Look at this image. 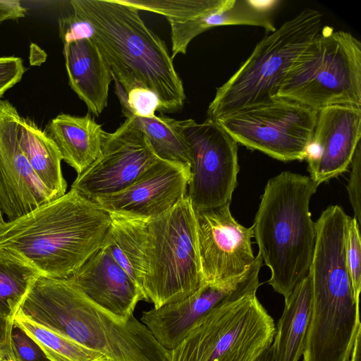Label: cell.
<instances>
[{"label":"cell","instance_id":"cell-33","mask_svg":"<svg viewBox=\"0 0 361 361\" xmlns=\"http://www.w3.org/2000/svg\"><path fill=\"white\" fill-rule=\"evenodd\" d=\"M26 13L27 9L18 0H0V24L23 18Z\"/></svg>","mask_w":361,"mask_h":361},{"label":"cell","instance_id":"cell-26","mask_svg":"<svg viewBox=\"0 0 361 361\" xmlns=\"http://www.w3.org/2000/svg\"><path fill=\"white\" fill-rule=\"evenodd\" d=\"M139 10L161 14L169 21L197 18L218 8L224 0H118Z\"/></svg>","mask_w":361,"mask_h":361},{"label":"cell","instance_id":"cell-17","mask_svg":"<svg viewBox=\"0 0 361 361\" xmlns=\"http://www.w3.org/2000/svg\"><path fill=\"white\" fill-rule=\"evenodd\" d=\"M68 279L92 302L121 321L133 315L140 300H147L139 286L104 246Z\"/></svg>","mask_w":361,"mask_h":361},{"label":"cell","instance_id":"cell-35","mask_svg":"<svg viewBox=\"0 0 361 361\" xmlns=\"http://www.w3.org/2000/svg\"><path fill=\"white\" fill-rule=\"evenodd\" d=\"M361 328L357 331L348 361H361Z\"/></svg>","mask_w":361,"mask_h":361},{"label":"cell","instance_id":"cell-10","mask_svg":"<svg viewBox=\"0 0 361 361\" xmlns=\"http://www.w3.org/2000/svg\"><path fill=\"white\" fill-rule=\"evenodd\" d=\"M190 151L187 195L195 211L231 202L239 172L237 142L215 120L178 121Z\"/></svg>","mask_w":361,"mask_h":361},{"label":"cell","instance_id":"cell-36","mask_svg":"<svg viewBox=\"0 0 361 361\" xmlns=\"http://www.w3.org/2000/svg\"><path fill=\"white\" fill-rule=\"evenodd\" d=\"M255 361H272L270 347L265 350Z\"/></svg>","mask_w":361,"mask_h":361},{"label":"cell","instance_id":"cell-22","mask_svg":"<svg viewBox=\"0 0 361 361\" xmlns=\"http://www.w3.org/2000/svg\"><path fill=\"white\" fill-rule=\"evenodd\" d=\"M123 114L135 121L158 158L190 165V148L178 127V120L156 115L141 117L128 112Z\"/></svg>","mask_w":361,"mask_h":361},{"label":"cell","instance_id":"cell-34","mask_svg":"<svg viewBox=\"0 0 361 361\" xmlns=\"http://www.w3.org/2000/svg\"><path fill=\"white\" fill-rule=\"evenodd\" d=\"M13 324L0 316V361L12 352L11 332Z\"/></svg>","mask_w":361,"mask_h":361},{"label":"cell","instance_id":"cell-31","mask_svg":"<svg viewBox=\"0 0 361 361\" xmlns=\"http://www.w3.org/2000/svg\"><path fill=\"white\" fill-rule=\"evenodd\" d=\"M350 172L347 185L350 202L354 212V218L361 224L360 190H361V144L357 145L350 162Z\"/></svg>","mask_w":361,"mask_h":361},{"label":"cell","instance_id":"cell-28","mask_svg":"<svg viewBox=\"0 0 361 361\" xmlns=\"http://www.w3.org/2000/svg\"><path fill=\"white\" fill-rule=\"evenodd\" d=\"M346 261L355 299L360 301L361 289V239L360 225L351 218L347 236Z\"/></svg>","mask_w":361,"mask_h":361},{"label":"cell","instance_id":"cell-9","mask_svg":"<svg viewBox=\"0 0 361 361\" xmlns=\"http://www.w3.org/2000/svg\"><path fill=\"white\" fill-rule=\"evenodd\" d=\"M317 115L314 109L276 97L215 121L238 144L290 161L305 159Z\"/></svg>","mask_w":361,"mask_h":361},{"label":"cell","instance_id":"cell-37","mask_svg":"<svg viewBox=\"0 0 361 361\" xmlns=\"http://www.w3.org/2000/svg\"><path fill=\"white\" fill-rule=\"evenodd\" d=\"M1 361H17V360H16L13 352H11L7 356H6L4 358H3Z\"/></svg>","mask_w":361,"mask_h":361},{"label":"cell","instance_id":"cell-29","mask_svg":"<svg viewBox=\"0 0 361 361\" xmlns=\"http://www.w3.org/2000/svg\"><path fill=\"white\" fill-rule=\"evenodd\" d=\"M11 348L17 361H50L39 345L14 325L11 332Z\"/></svg>","mask_w":361,"mask_h":361},{"label":"cell","instance_id":"cell-3","mask_svg":"<svg viewBox=\"0 0 361 361\" xmlns=\"http://www.w3.org/2000/svg\"><path fill=\"white\" fill-rule=\"evenodd\" d=\"M18 312L111 361H169V350L133 315L120 320L68 279L39 276Z\"/></svg>","mask_w":361,"mask_h":361},{"label":"cell","instance_id":"cell-16","mask_svg":"<svg viewBox=\"0 0 361 361\" xmlns=\"http://www.w3.org/2000/svg\"><path fill=\"white\" fill-rule=\"evenodd\" d=\"M360 137L361 107L334 105L317 111L305 158L317 186L348 170Z\"/></svg>","mask_w":361,"mask_h":361},{"label":"cell","instance_id":"cell-13","mask_svg":"<svg viewBox=\"0 0 361 361\" xmlns=\"http://www.w3.org/2000/svg\"><path fill=\"white\" fill-rule=\"evenodd\" d=\"M230 204L195 210L204 283H219L239 276L255 259L251 242L252 226L240 224L233 217Z\"/></svg>","mask_w":361,"mask_h":361},{"label":"cell","instance_id":"cell-1","mask_svg":"<svg viewBox=\"0 0 361 361\" xmlns=\"http://www.w3.org/2000/svg\"><path fill=\"white\" fill-rule=\"evenodd\" d=\"M111 216L71 189L25 215L0 225V249L41 276L68 279L102 246Z\"/></svg>","mask_w":361,"mask_h":361},{"label":"cell","instance_id":"cell-12","mask_svg":"<svg viewBox=\"0 0 361 361\" xmlns=\"http://www.w3.org/2000/svg\"><path fill=\"white\" fill-rule=\"evenodd\" d=\"M262 265V257L257 254L253 263L242 275L219 283H204L183 299L145 311L141 322L160 345L170 350L212 309L256 293L260 286L259 274Z\"/></svg>","mask_w":361,"mask_h":361},{"label":"cell","instance_id":"cell-23","mask_svg":"<svg viewBox=\"0 0 361 361\" xmlns=\"http://www.w3.org/2000/svg\"><path fill=\"white\" fill-rule=\"evenodd\" d=\"M281 1L224 0L222 5L203 16L201 27L206 31L219 25H247L264 28L272 32L276 28L274 14Z\"/></svg>","mask_w":361,"mask_h":361},{"label":"cell","instance_id":"cell-38","mask_svg":"<svg viewBox=\"0 0 361 361\" xmlns=\"http://www.w3.org/2000/svg\"><path fill=\"white\" fill-rule=\"evenodd\" d=\"M4 221V218H3V213L1 210V208H0V225L1 224V223Z\"/></svg>","mask_w":361,"mask_h":361},{"label":"cell","instance_id":"cell-30","mask_svg":"<svg viewBox=\"0 0 361 361\" xmlns=\"http://www.w3.org/2000/svg\"><path fill=\"white\" fill-rule=\"evenodd\" d=\"M59 37L63 44L84 38H91L92 28L88 22L71 13L59 20Z\"/></svg>","mask_w":361,"mask_h":361},{"label":"cell","instance_id":"cell-15","mask_svg":"<svg viewBox=\"0 0 361 361\" xmlns=\"http://www.w3.org/2000/svg\"><path fill=\"white\" fill-rule=\"evenodd\" d=\"M190 176V166L159 159L123 190L92 201L108 212L154 218L186 195Z\"/></svg>","mask_w":361,"mask_h":361},{"label":"cell","instance_id":"cell-20","mask_svg":"<svg viewBox=\"0 0 361 361\" xmlns=\"http://www.w3.org/2000/svg\"><path fill=\"white\" fill-rule=\"evenodd\" d=\"M312 308L309 274L285 298V306L270 346L272 361H298L303 354Z\"/></svg>","mask_w":361,"mask_h":361},{"label":"cell","instance_id":"cell-2","mask_svg":"<svg viewBox=\"0 0 361 361\" xmlns=\"http://www.w3.org/2000/svg\"><path fill=\"white\" fill-rule=\"evenodd\" d=\"M70 4L91 25V38L126 93L144 87L157 95L159 111L182 109L185 94L173 59L137 8L118 0H71Z\"/></svg>","mask_w":361,"mask_h":361},{"label":"cell","instance_id":"cell-7","mask_svg":"<svg viewBox=\"0 0 361 361\" xmlns=\"http://www.w3.org/2000/svg\"><path fill=\"white\" fill-rule=\"evenodd\" d=\"M322 27V14L307 8L258 42L233 75L217 87L207 118L267 102L276 97L296 58Z\"/></svg>","mask_w":361,"mask_h":361},{"label":"cell","instance_id":"cell-11","mask_svg":"<svg viewBox=\"0 0 361 361\" xmlns=\"http://www.w3.org/2000/svg\"><path fill=\"white\" fill-rule=\"evenodd\" d=\"M159 158L131 118L113 133H106L98 158L77 178L71 189L93 199L121 191Z\"/></svg>","mask_w":361,"mask_h":361},{"label":"cell","instance_id":"cell-21","mask_svg":"<svg viewBox=\"0 0 361 361\" xmlns=\"http://www.w3.org/2000/svg\"><path fill=\"white\" fill-rule=\"evenodd\" d=\"M18 138L25 157L44 187L55 198L65 195L67 184L61 170L62 157L46 130L29 118L21 117Z\"/></svg>","mask_w":361,"mask_h":361},{"label":"cell","instance_id":"cell-32","mask_svg":"<svg viewBox=\"0 0 361 361\" xmlns=\"http://www.w3.org/2000/svg\"><path fill=\"white\" fill-rule=\"evenodd\" d=\"M25 67L22 59L16 56L0 57V99L23 78Z\"/></svg>","mask_w":361,"mask_h":361},{"label":"cell","instance_id":"cell-8","mask_svg":"<svg viewBox=\"0 0 361 361\" xmlns=\"http://www.w3.org/2000/svg\"><path fill=\"white\" fill-rule=\"evenodd\" d=\"M276 326L256 293L209 311L169 350V361H255L269 348Z\"/></svg>","mask_w":361,"mask_h":361},{"label":"cell","instance_id":"cell-24","mask_svg":"<svg viewBox=\"0 0 361 361\" xmlns=\"http://www.w3.org/2000/svg\"><path fill=\"white\" fill-rule=\"evenodd\" d=\"M13 325L31 337L50 361H111L106 355L31 321L19 312L14 317Z\"/></svg>","mask_w":361,"mask_h":361},{"label":"cell","instance_id":"cell-4","mask_svg":"<svg viewBox=\"0 0 361 361\" xmlns=\"http://www.w3.org/2000/svg\"><path fill=\"white\" fill-rule=\"evenodd\" d=\"M121 247L154 308L183 299L204 283L196 214L187 195L157 217L128 216Z\"/></svg>","mask_w":361,"mask_h":361},{"label":"cell","instance_id":"cell-18","mask_svg":"<svg viewBox=\"0 0 361 361\" xmlns=\"http://www.w3.org/2000/svg\"><path fill=\"white\" fill-rule=\"evenodd\" d=\"M68 83L89 111L99 116L106 107L111 70L92 38L63 44Z\"/></svg>","mask_w":361,"mask_h":361},{"label":"cell","instance_id":"cell-14","mask_svg":"<svg viewBox=\"0 0 361 361\" xmlns=\"http://www.w3.org/2000/svg\"><path fill=\"white\" fill-rule=\"evenodd\" d=\"M20 118L8 100L0 99V208L8 221L56 199L38 179L21 149L18 138Z\"/></svg>","mask_w":361,"mask_h":361},{"label":"cell","instance_id":"cell-6","mask_svg":"<svg viewBox=\"0 0 361 361\" xmlns=\"http://www.w3.org/2000/svg\"><path fill=\"white\" fill-rule=\"evenodd\" d=\"M276 97L317 111L361 107L360 42L348 32L322 27L286 72Z\"/></svg>","mask_w":361,"mask_h":361},{"label":"cell","instance_id":"cell-5","mask_svg":"<svg viewBox=\"0 0 361 361\" xmlns=\"http://www.w3.org/2000/svg\"><path fill=\"white\" fill-rule=\"evenodd\" d=\"M317 187L310 176L290 171L270 178L252 226L271 271L268 283L284 298L309 273L316 241L310 202Z\"/></svg>","mask_w":361,"mask_h":361},{"label":"cell","instance_id":"cell-19","mask_svg":"<svg viewBox=\"0 0 361 361\" xmlns=\"http://www.w3.org/2000/svg\"><path fill=\"white\" fill-rule=\"evenodd\" d=\"M46 132L58 147L62 160L78 175L98 158L106 133L90 114L83 116L60 114L49 123Z\"/></svg>","mask_w":361,"mask_h":361},{"label":"cell","instance_id":"cell-25","mask_svg":"<svg viewBox=\"0 0 361 361\" xmlns=\"http://www.w3.org/2000/svg\"><path fill=\"white\" fill-rule=\"evenodd\" d=\"M40 274L32 267L0 249V316L13 324L21 302Z\"/></svg>","mask_w":361,"mask_h":361},{"label":"cell","instance_id":"cell-27","mask_svg":"<svg viewBox=\"0 0 361 361\" xmlns=\"http://www.w3.org/2000/svg\"><path fill=\"white\" fill-rule=\"evenodd\" d=\"M114 80L115 92L121 105L122 112H128L141 117H151L159 109L157 95L149 90L136 87L126 93L118 82Z\"/></svg>","mask_w":361,"mask_h":361}]
</instances>
